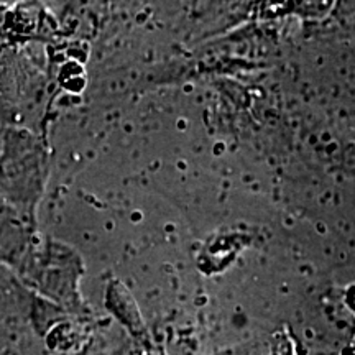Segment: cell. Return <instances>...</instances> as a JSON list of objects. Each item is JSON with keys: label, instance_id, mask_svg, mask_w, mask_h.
<instances>
[{"label": "cell", "instance_id": "obj_2", "mask_svg": "<svg viewBox=\"0 0 355 355\" xmlns=\"http://www.w3.org/2000/svg\"><path fill=\"white\" fill-rule=\"evenodd\" d=\"M26 290L63 311H78L79 260L63 243L38 234L13 272Z\"/></svg>", "mask_w": 355, "mask_h": 355}, {"label": "cell", "instance_id": "obj_1", "mask_svg": "<svg viewBox=\"0 0 355 355\" xmlns=\"http://www.w3.org/2000/svg\"><path fill=\"white\" fill-rule=\"evenodd\" d=\"M50 175V152L37 132L25 125L0 130V198L37 220Z\"/></svg>", "mask_w": 355, "mask_h": 355}]
</instances>
